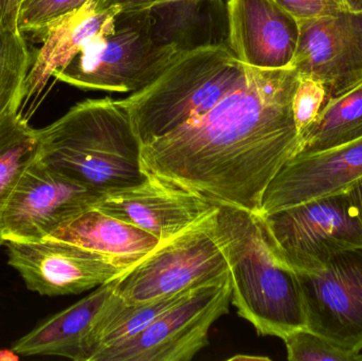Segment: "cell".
I'll return each mask as SVG.
<instances>
[{"label": "cell", "instance_id": "d6a6232c", "mask_svg": "<svg viewBox=\"0 0 362 361\" xmlns=\"http://www.w3.org/2000/svg\"><path fill=\"white\" fill-rule=\"evenodd\" d=\"M358 361H362V353L359 355Z\"/></svg>", "mask_w": 362, "mask_h": 361}, {"label": "cell", "instance_id": "4fadbf2b", "mask_svg": "<svg viewBox=\"0 0 362 361\" xmlns=\"http://www.w3.org/2000/svg\"><path fill=\"white\" fill-rule=\"evenodd\" d=\"M361 177L362 137L319 152L299 153L266 189L259 214L344 192Z\"/></svg>", "mask_w": 362, "mask_h": 361}, {"label": "cell", "instance_id": "836d02e7", "mask_svg": "<svg viewBox=\"0 0 362 361\" xmlns=\"http://www.w3.org/2000/svg\"><path fill=\"white\" fill-rule=\"evenodd\" d=\"M163 1H172V0H161L160 2H163Z\"/></svg>", "mask_w": 362, "mask_h": 361}, {"label": "cell", "instance_id": "52a82bcc", "mask_svg": "<svg viewBox=\"0 0 362 361\" xmlns=\"http://www.w3.org/2000/svg\"><path fill=\"white\" fill-rule=\"evenodd\" d=\"M261 215L279 254L297 273L320 271L334 254L362 247V224L348 191Z\"/></svg>", "mask_w": 362, "mask_h": 361}, {"label": "cell", "instance_id": "e0dca14e", "mask_svg": "<svg viewBox=\"0 0 362 361\" xmlns=\"http://www.w3.org/2000/svg\"><path fill=\"white\" fill-rule=\"evenodd\" d=\"M112 292V281L99 286L82 300L59 312L17 339L12 350L18 356H57L88 360L89 341L98 316Z\"/></svg>", "mask_w": 362, "mask_h": 361}, {"label": "cell", "instance_id": "2e32d148", "mask_svg": "<svg viewBox=\"0 0 362 361\" xmlns=\"http://www.w3.org/2000/svg\"><path fill=\"white\" fill-rule=\"evenodd\" d=\"M120 12L106 0H88L81 8L50 23L40 37L42 47L32 61L25 78L23 104L37 97L50 78L64 69L85 47L112 31Z\"/></svg>", "mask_w": 362, "mask_h": 361}, {"label": "cell", "instance_id": "f1b7e54d", "mask_svg": "<svg viewBox=\"0 0 362 361\" xmlns=\"http://www.w3.org/2000/svg\"><path fill=\"white\" fill-rule=\"evenodd\" d=\"M346 191L362 224V177L357 179Z\"/></svg>", "mask_w": 362, "mask_h": 361}, {"label": "cell", "instance_id": "7a4b0ae2", "mask_svg": "<svg viewBox=\"0 0 362 361\" xmlns=\"http://www.w3.org/2000/svg\"><path fill=\"white\" fill-rule=\"evenodd\" d=\"M214 232L229 267L231 303L259 335L285 338L306 328L301 286L279 254L263 216L217 205Z\"/></svg>", "mask_w": 362, "mask_h": 361}, {"label": "cell", "instance_id": "ffe728a7", "mask_svg": "<svg viewBox=\"0 0 362 361\" xmlns=\"http://www.w3.org/2000/svg\"><path fill=\"white\" fill-rule=\"evenodd\" d=\"M361 137L362 78L327 97L318 118L301 136L298 154L327 150Z\"/></svg>", "mask_w": 362, "mask_h": 361}, {"label": "cell", "instance_id": "9c48e42d", "mask_svg": "<svg viewBox=\"0 0 362 361\" xmlns=\"http://www.w3.org/2000/svg\"><path fill=\"white\" fill-rule=\"evenodd\" d=\"M101 193L35 158L15 182L0 218L4 243H30L51 233L86 210Z\"/></svg>", "mask_w": 362, "mask_h": 361}, {"label": "cell", "instance_id": "cb8c5ba5", "mask_svg": "<svg viewBox=\"0 0 362 361\" xmlns=\"http://www.w3.org/2000/svg\"><path fill=\"white\" fill-rule=\"evenodd\" d=\"M88 0H21L17 27L40 40L46 28L59 17L81 8Z\"/></svg>", "mask_w": 362, "mask_h": 361}, {"label": "cell", "instance_id": "5b68a950", "mask_svg": "<svg viewBox=\"0 0 362 361\" xmlns=\"http://www.w3.org/2000/svg\"><path fill=\"white\" fill-rule=\"evenodd\" d=\"M175 49L155 40L150 10L120 12L114 29L95 38L54 74L85 90H141L180 57Z\"/></svg>", "mask_w": 362, "mask_h": 361}, {"label": "cell", "instance_id": "9a60e30c", "mask_svg": "<svg viewBox=\"0 0 362 361\" xmlns=\"http://www.w3.org/2000/svg\"><path fill=\"white\" fill-rule=\"evenodd\" d=\"M228 44L245 65L291 67L299 23L276 0H227Z\"/></svg>", "mask_w": 362, "mask_h": 361}, {"label": "cell", "instance_id": "1f68e13d", "mask_svg": "<svg viewBox=\"0 0 362 361\" xmlns=\"http://www.w3.org/2000/svg\"><path fill=\"white\" fill-rule=\"evenodd\" d=\"M338 1H339V2H340V4H342V6H344V8H346V4H344V0H338Z\"/></svg>", "mask_w": 362, "mask_h": 361}, {"label": "cell", "instance_id": "ac0fdd59", "mask_svg": "<svg viewBox=\"0 0 362 361\" xmlns=\"http://www.w3.org/2000/svg\"><path fill=\"white\" fill-rule=\"evenodd\" d=\"M47 239L97 252L124 271L135 266L161 244L151 233L108 215L95 206L59 227Z\"/></svg>", "mask_w": 362, "mask_h": 361}, {"label": "cell", "instance_id": "d4e9b609", "mask_svg": "<svg viewBox=\"0 0 362 361\" xmlns=\"http://www.w3.org/2000/svg\"><path fill=\"white\" fill-rule=\"evenodd\" d=\"M327 97L325 83L317 78L299 76V83L293 97V114L300 140L318 118Z\"/></svg>", "mask_w": 362, "mask_h": 361}, {"label": "cell", "instance_id": "7402d4cb", "mask_svg": "<svg viewBox=\"0 0 362 361\" xmlns=\"http://www.w3.org/2000/svg\"><path fill=\"white\" fill-rule=\"evenodd\" d=\"M31 53L18 29L0 28V120L19 112Z\"/></svg>", "mask_w": 362, "mask_h": 361}, {"label": "cell", "instance_id": "d6986e66", "mask_svg": "<svg viewBox=\"0 0 362 361\" xmlns=\"http://www.w3.org/2000/svg\"><path fill=\"white\" fill-rule=\"evenodd\" d=\"M150 14L157 42L180 54L228 44L227 0L163 1L153 6Z\"/></svg>", "mask_w": 362, "mask_h": 361}, {"label": "cell", "instance_id": "8992f818", "mask_svg": "<svg viewBox=\"0 0 362 361\" xmlns=\"http://www.w3.org/2000/svg\"><path fill=\"white\" fill-rule=\"evenodd\" d=\"M216 210L112 280L115 294L127 302H146L210 283L229 273L215 237Z\"/></svg>", "mask_w": 362, "mask_h": 361}, {"label": "cell", "instance_id": "7c38bea8", "mask_svg": "<svg viewBox=\"0 0 362 361\" xmlns=\"http://www.w3.org/2000/svg\"><path fill=\"white\" fill-rule=\"evenodd\" d=\"M291 67L299 76L325 83L327 97L362 78V12L344 10L299 20Z\"/></svg>", "mask_w": 362, "mask_h": 361}, {"label": "cell", "instance_id": "277c9868", "mask_svg": "<svg viewBox=\"0 0 362 361\" xmlns=\"http://www.w3.org/2000/svg\"><path fill=\"white\" fill-rule=\"evenodd\" d=\"M245 69L228 44L180 54L152 84L121 100L141 146L204 116L235 86Z\"/></svg>", "mask_w": 362, "mask_h": 361}, {"label": "cell", "instance_id": "8fae6325", "mask_svg": "<svg viewBox=\"0 0 362 361\" xmlns=\"http://www.w3.org/2000/svg\"><path fill=\"white\" fill-rule=\"evenodd\" d=\"M4 247L8 264L18 273L27 290L40 296L82 294L127 271L101 254L67 242H6Z\"/></svg>", "mask_w": 362, "mask_h": 361}, {"label": "cell", "instance_id": "3957f363", "mask_svg": "<svg viewBox=\"0 0 362 361\" xmlns=\"http://www.w3.org/2000/svg\"><path fill=\"white\" fill-rule=\"evenodd\" d=\"M37 133V157L104 194L146 179L141 143L121 100L89 99Z\"/></svg>", "mask_w": 362, "mask_h": 361}, {"label": "cell", "instance_id": "484cf974", "mask_svg": "<svg viewBox=\"0 0 362 361\" xmlns=\"http://www.w3.org/2000/svg\"><path fill=\"white\" fill-rule=\"evenodd\" d=\"M298 21L334 15L346 10L338 0H276Z\"/></svg>", "mask_w": 362, "mask_h": 361}, {"label": "cell", "instance_id": "f546056e", "mask_svg": "<svg viewBox=\"0 0 362 361\" xmlns=\"http://www.w3.org/2000/svg\"><path fill=\"white\" fill-rule=\"evenodd\" d=\"M346 10L362 12V0H344Z\"/></svg>", "mask_w": 362, "mask_h": 361}, {"label": "cell", "instance_id": "4dcf8cb0", "mask_svg": "<svg viewBox=\"0 0 362 361\" xmlns=\"http://www.w3.org/2000/svg\"><path fill=\"white\" fill-rule=\"evenodd\" d=\"M270 360L268 357H264V356H242L238 355L234 357L230 358L229 360Z\"/></svg>", "mask_w": 362, "mask_h": 361}, {"label": "cell", "instance_id": "6da1fadb", "mask_svg": "<svg viewBox=\"0 0 362 361\" xmlns=\"http://www.w3.org/2000/svg\"><path fill=\"white\" fill-rule=\"evenodd\" d=\"M298 83L295 68L246 65L212 110L142 146V172L216 205L261 213L266 189L300 150Z\"/></svg>", "mask_w": 362, "mask_h": 361}, {"label": "cell", "instance_id": "44dd1931", "mask_svg": "<svg viewBox=\"0 0 362 361\" xmlns=\"http://www.w3.org/2000/svg\"><path fill=\"white\" fill-rule=\"evenodd\" d=\"M36 129L21 112L0 120V218L4 203L23 170L37 155ZM4 239L0 230V248Z\"/></svg>", "mask_w": 362, "mask_h": 361}, {"label": "cell", "instance_id": "ba28073f", "mask_svg": "<svg viewBox=\"0 0 362 361\" xmlns=\"http://www.w3.org/2000/svg\"><path fill=\"white\" fill-rule=\"evenodd\" d=\"M229 273L194 288L133 338L107 348L93 361H189L209 345L211 326L229 313Z\"/></svg>", "mask_w": 362, "mask_h": 361}, {"label": "cell", "instance_id": "603a6c76", "mask_svg": "<svg viewBox=\"0 0 362 361\" xmlns=\"http://www.w3.org/2000/svg\"><path fill=\"white\" fill-rule=\"evenodd\" d=\"M282 341L289 361H358L361 354L337 347L306 328L293 331Z\"/></svg>", "mask_w": 362, "mask_h": 361}, {"label": "cell", "instance_id": "83f0119b", "mask_svg": "<svg viewBox=\"0 0 362 361\" xmlns=\"http://www.w3.org/2000/svg\"><path fill=\"white\" fill-rule=\"evenodd\" d=\"M161 0H106L110 6H116L121 12H137L151 10Z\"/></svg>", "mask_w": 362, "mask_h": 361}, {"label": "cell", "instance_id": "30bf717a", "mask_svg": "<svg viewBox=\"0 0 362 361\" xmlns=\"http://www.w3.org/2000/svg\"><path fill=\"white\" fill-rule=\"evenodd\" d=\"M297 276L306 329L337 347L361 353L362 247L338 252L320 271Z\"/></svg>", "mask_w": 362, "mask_h": 361}, {"label": "cell", "instance_id": "4316f807", "mask_svg": "<svg viewBox=\"0 0 362 361\" xmlns=\"http://www.w3.org/2000/svg\"><path fill=\"white\" fill-rule=\"evenodd\" d=\"M21 2V0H0V28L18 29L17 18Z\"/></svg>", "mask_w": 362, "mask_h": 361}, {"label": "cell", "instance_id": "5bb4252c", "mask_svg": "<svg viewBox=\"0 0 362 361\" xmlns=\"http://www.w3.org/2000/svg\"><path fill=\"white\" fill-rule=\"evenodd\" d=\"M95 208L163 242L216 210V203L154 178L104 193Z\"/></svg>", "mask_w": 362, "mask_h": 361}]
</instances>
